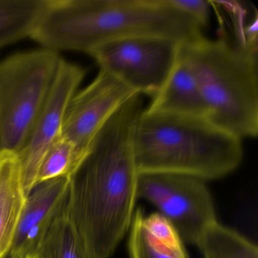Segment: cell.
Here are the masks:
<instances>
[{
  "mask_svg": "<svg viewBox=\"0 0 258 258\" xmlns=\"http://www.w3.org/2000/svg\"><path fill=\"white\" fill-rule=\"evenodd\" d=\"M143 110L142 95L126 101L71 176L66 209L88 258H109L131 227L139 176L134 134Z\"/></svg>",
  "mask_w": 258,
  "mask_h": 258,
  "instance_id": "6da1fadb",
  "label": "cell"
},
{
  "mask_svg": "<svg viewBox=\"0 0 258 258\" xmlns=\"http://www.w3.org/2000/svg\"><path fill=\"white\" fill-rule=\"evenodd\" d=\"M202 29L168 0H49L31 38L43 49L89 53L143 36L189 43L202 37Z\"/></svg>",
  "mask_w": 258,
  "mask_h": 258,
  "instance_id": "7a4b0ae2",
  "label": "cell"
},
{
  "mask_svg": "<svg viewBox=\"0 0 258 258\" xmlns=\"http://www.w3.org/2000/svg\"><path fill=\"white\" fill-rule=\"evenodd\" d=\"M139 173H166L215 179L241 163V139L207 118L143 110L134 134Z\"/></svg>",
  "mask_w": 258,
  "mask_h": 258,
  "instance_id": "3957f363",
  "label": "cell"
},
{
  "mask_svg": "<svg viewBox=\"0 0 258 258\" xmlns=\"http://www.w3.org/2000/svg\"><path fill=\"white\" fill-rule=\"evenodd\" d=\"M257 32L235 43L202 36L182 52L208 108V120L243 138L258 134Z\"/></svg>",
  "mask_w": 258,
  "mask_h": 258,
  "instance_id": "277c9868",
  "label": "cell"
},
{
  "mask_svg": "<svg viewBox=\"0 0 258 258\" xmlns=\"http://www.w3.org/2000/svg\"><path fill=\"white\" fill-rule=\"evenodd\" d=\"M61 58L41 49L0 61V152L22 149L50 93Z\"/></svg>",
  "mask_w": 258,
  "mask_h": 258,
  "instance_id": "5b68a950",
  "label": "cell"
},
{
  "mask_svg": "<svg viewBox=\"0 0 258 258\" xmlns=\"http://www.w3.org/2000/svg\"><path fill=\"white\" fill-rule=\"evenodd\" d=\"M182 43L155 36L109 42L89 52L104 71L138 94L154 96L173 71Z\"/></svg>",
  "mask_w": 258,
  "mask_h": 258,
  "instance_id": "8992f818",
  "label": "cell"
},
{
  "mask_svg": "<svg viewBox=\"0 0 258 258\" xmlns=\"http://www.w3.org/2000/svg\"><path fill=\"white\" fill-rule=\"evenodd\" d=\"M137 195L153 204L187 242L196 244L217 221L212 197L202 179L175 173H139Z\"/></svg>",
  "mask_w": 258,
  "mask_h": 258,
  "instance_id": "52a82bcc",
  "label": "cell"
},
{
  "mask_svg": "<svg viewBox=\"0 0 258 258\" xmlns=\"http://www.w3.org/2000/svg\"><path fill=\"white\" fill-rule=\"evenodd\" d=\"M84 75V69L61 58L47 99L26 143L17 153L27 197L36 186L39 167L45 154L60 137L68 105Z\"/></svg>",
  "mask_w": 258,
  "mask_h": 258,
  "instance_id": "ba28073f",
  "label": "cell"
},
{
  "mask_svg": "<svg viewBox=\"0 0 258 258\" xmlns=\"http://www.w3.org/2000/svg\"><path fill=\"white\" fill-rule=\"evenodd\" d=\"M134 90L100 70L93 82L72 98L60 137L84 158L98 133L113 114L134 95Z\"/></svg>",
  "mask_w": 258,
  "mask_h": 258,
  "instance_id": "9c48e42d",
  "label": "cell"
},
{
  "mask_svg": "<svg viewBox=\"0 0 258 258\" xmlns=\"http://www.w3.org/2000/svg\"><path fill=\"white\" fill-rule=\"evenodd\" d=\"M71 177H57L37 184L27 197L11 249L10 258L32 254L67 199Z\"/></svg>",
  "mask_w": 258,
  "mask_h": 258,
  "instance_id": "30bf717a",
  "label": "cell"
},
{
  "mask_svg": "<svg viewBox=\"0 0 258 258\" xmlns=\"http://www.w3.org/2000/svg\"><path fill=\"white\" fill-rule=\"evenodd\" d=\"M146 110L151 112L208 119V106L185 61L182 46L170 76Z\"/></svg>",
  "mask_w": 258,
  "mask_h": 258,
  "instance_id": "8fae6325",
  "label": "cell"
},
{
  "mask_svg": "<svg viewBox=\"0 0 258 258\" xmlns=\"http://www.w3.org/2000/svg\"><path fill=\"white\" fill-rule=\"evenodd\" d=\"M27 196L17 154L0 152V258H7Z\"/></svg>",
  "mask_w": 258,
  "mask_h": 258,
  "instance_id": "7c38bea8",
  "label": "cell"
},
{
  "mask_svg": "<svg viewBox=\"0 0 258 258\" xmlns=\"http://www.w3.org/2000/svg\"><path fill=\"white\" fill-rule=\"evenodd\" d=\"M49 0H0V49L31 37Z\"/></svg>",
  "mask_w": 258,
  "mask_h": 258,
  "instance_id": "4fadbf2b",
  "label": "cell"
},
{
  "mask_svg": "<svg viewBox=\"0 0 258 258\" xmlns=\"http://www.w3.org/2000/svg\"><path fill=\"white\" fill-rule=\"evenodd\" d=\"M33 258H88L66 209V200L40 241Z\"/></svg>",
  "mask_w": 258,
  "mask_h": 258,
  "instance_id": "5bb4252c",
  "label": "cell"
},
{
  "mask_svg": "<svg viewBox=\"0 0 258 258\" xmlns=\"http://www.w3.org/2000/svg\"><path fill=\"white\" fill-rule=\"evenodd\" d=\"M196 244L205 258H258L256 244L217 221L205 229Z\"/></svg>",
  "mask_w": 258,
  "mask_h": 258,
  "instance_id": "9a60e30c",
  "label": "cell"
},
{
  "mask_svg": "<svg viewBox=\"0 0 258 258\" xmlns=\"http://www.w3.org/2000/svg\"><path fill=\"white\" fill-rule=\"evenodd\" d=\"M83 160L73 145L59 137L48 149L40 163L36 185L54 178L71 177Z\"/></svg>",
  "mask_w": 258,
  "mask_h": 258,
  "instance_id": "2e32d148",
  "label": "cell"
},
{
  "mask_svg": "<svg viewBox=\"0 0 258 258\" xmlns=\"http://www.w3.org/2000/svg\"><path fill=\"white\" fill-rule=\"evenodd\" d=\"M143 218L141 210L134 213L129 238L131 258H182L166 250L149 235L143 226Z\"/></svg>",
  "mask_w": 258,
  "mask_h": 258,
  "instance_id": "e0dca14e",
  "label": "cell"
},
{
  "mask_svg": "<svg viewBox=\"0 0 258 258\" xmlns=\"http://www.w3.org/2000/svg\"><path fill=\"white\" fill-rule=\"evenodd\" d=\"M143 226L149 235L166 250L179 257L188 258L177 231L160 213L144 217Z\"/></svg>",
  "mask_w": 258,
  "mask_h": 258,
  "instance_id": "ac0fdd59",
  "label": "cell"
},
{
  "mask_svg": "<svg viewBox=\"0 0 258 258\" xmlns=\"http://www.w3.org/2000/svg\"><path fill=\"white\" fill-rule=\"evenodd\" d=\"M170 5L194 19L202 28L208 23L210 2L206 0H168Z\"/></svg>",
  "mask_w": 258,
  "mask_h": 258,
  "instance_id": "d6986e66",
  "label": "cell"
},
{
  "mask_svg": "<svg viewBox=\"0 0 258 258\" xmlns=\"http://www.w3.org/2000/svg\"><path fill=\"white\" fill-rule=\"evenodd\" d=\"M25 258H33L32 256L31 255H28V256H26V257Z\"/></svg>",
  "mask_w": 258,
  "mask_h": 258,
  "instance_id": "ffe728a7",
  "label": "cell"
},
{
  "mask_svg": "<svg viewBox=\"0 0 258 258\" xmlns=\"http://www.w3.org/2000/svg\"><path fill=\"white\" fill-rule=\"evenodd\" d=\"M7 258H10V257H8V256H7Z\"/></svg>",
  "mask_w": 258,
  "mask_h": 258,
  "instance_id": "44dd1931",
  "label": "cell"
}]
</instances>
